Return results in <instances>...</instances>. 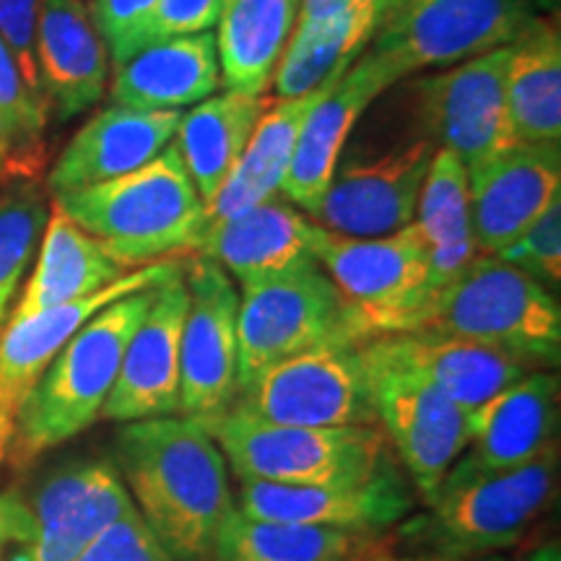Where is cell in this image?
I'll use <instances>...</instances> for the list:
<instances>
[{"label":"cell","instance_id":"obj_1","mask_svg":"<svg viewBox=\"0 0 561 561\" xmlns=\"http://www.w3.org/2000/svg\"><path fill=\"white\" fill-rule=\"evenodd\" d=\"M121 471L138 515L172 561H210L237 510L219 442L185 416L125 424L115 442Z\"/></svg>","mask_w":561,"mask_h":561},{"label":"cell","instance_id":"obj_2","mask_svg":"<svg viewBox=\"0 0 561 561\" xmlns=\"http://www.w3.org/2000/svg\"><path fill=\"white\" fill-rule=\"evenodd\" d=\"M144 289L112 301L76 331L21 401L5 450L13 471H26L102 416L125 348L153 301Z\"/></svg>","mask_w":561,"mask_h":561},{"label":"cell","instance_id":"obj_3","mask_svg":"<svg viewBox=\"0 0 561 561\" xmlns=\"http://www.w3.org/2000/svg\"><path fill=\"white\" fill-rule=\"evenodd\" d=\"M53 203L125 271L198 252L208 221L206 203L174 144L136 172L53 195Z\"/></svg>","mask_w":561,"mask_h":561},{"label":"cell","instance_id":"obj_4","mask_svg":"<svg viewBox=\"0 0 561 561\" xmlns=\"http://www.w3.org/2000/svg\"><path fill=\"white\" fill-rule=\"evenodd\" d=\"M559 476L557 445L510 471L445 479L426 512L405 517L390 549L403 561H471L515 546L549 507Z\"/></svg>","mask_w":561,"mask_h":561},{"label":"cell","instance_id":"obj_5","mask_svg":"<svg viewBox=\"0 0 561 561\" xmlns=\"http://www.w3.org/2000/svg\"><path fill=\"white\" fill-rule=\"evenodd\" d=\"M403 333L473 341L530 369H557L561 310L557 294L494 255H476L458 278L409 322Z\"/></svg>","mask_w":561,"mask_h":561},{"label":"cell","instance_id":"obj_6","mask_svg":"<svg viewBox=\"0 0 561 561\" xmlns=\"http://www.w3.org/2000/svg\"><path fill=\"white\" fill-rule=\"evenodd\" d=\"M208 432L240 481L284 486L356 483L392 460L380 426H286L234 405Z\"/></svg>","mask_w":561,"mask_h":561},{"label":"cell","instance_id":"obj_7","mask_svg":"<svg viewBox=\"0 0 561 561\" xmlns=\"http://www.w3.org/2000/svg\"><path fill=\"white\" fill-rule=\"evenodd\" d=\"M367 343L354 310L320 263L244 286L237 312L240 390L271 364L305 351Z\"/></svg>","mask_w":561,"mask_h":561},{"label":"cell","instance_id":"obj_8","mask_svg":"<svg viewBox=\"0 0 561 561\" xmlns=\"http://www.w3.org/2000/svg\"><path fill=\"white\" fill-rule=\"evenodd\" d=\"M530 19L528 0H380L367 50L403 81L510 45Z\"/></svg>","mask_w":561,"mask_h":561},{"label":"cell","instance_id":"obj_9","mask_svg":"<svg viewBox=\"0 0 561 561\" xmlns=\"http://www.w3.org/2000/svg\"><path fill=\"white\" fill-rule=\"evenodd\" d=\"M359 354L377 426L409 473L419 500L432 504L447 471L468 445L466 411L416 371L392 359L375 339L362 343Z\"/></svg>","mask_w":561,"mask_h":561},{"label":"cell","instance_id":"obj_10","mask_svg":"<svg viewBox=\"0 0 561 561\" xmlns=\"http://www.w3.org/2000/svg\"><path fill=\"white\" fill-rule=\"evenodd\" d=\"M312 252L354 310L367 341L401 333L424 305L430 242L416 221L396 234L371 240L318 227Z\"/></svg>","mask_w":561,"mask_h":561},{"label":"cell","instance_id":"obj_11","mask_svg":"<svg viewBox=\"0 0 561 561\" xmlns=\"http://www.w3.org/2000/svg\"><path fill=\"white\" fill-rule=\"evenodd\" d=\"M237 409L286 426H377L359 346L333 343L271 364L237 396Z\"/></svg>","mask_w":561,"mask_h":561},{"label":"cell","instance_id":"obj_12","mask_svg":"<svg viewBox=\"0 0 561 561\" xmlns=\"http://www.w3.org/2000/svg\"><path fill=\"white\" fill-rule=\"evenodd\" d=\"M187 314L180 348V416L210 430L234 409L237 312L240 291L221 265L195 255L185 261Z\"/></svg>","mask_w":561,"mask_h":561},{"label":"cell","instance_id":"obj_13","mask_svg":"<svg viewBox=\"0 0 561 561\" xmlns=\"http://www.w3.org/2000/svg\"><path fill=\"white\" fill-rule=\"evenodd\" d=\"M510 45L483 53L413 83L419 117L437 149L466 170L515 146L507 107Z\"/></svg>","mask_w":561,"mask_h":561},{"label":"cell","instance_id":"obj_14","mask_svg":"<svg viewBox=\"0 0 561 561\" xmlns=\"http://www.w3.org/2000/svg\"><path fill=\"white\" fill-rule=\"evenodd\" d=\"M437 144L419 136L375 157L339 161L312 210L318 227L356 240L388 237L416 221V208Z\"/></svg>","mask_w":561,"mask_h":561},{"label":"cell","instance_id":"obj_15","mask_svg":"<svg viewBox=\"0 0 561 561\" xmlns=\"http://www.w3.org/2000/svg\"><path fill=\"white\" fill-rule=\"evenodd\" d=\"M24 507V541L11 561H73L136 504L115 462L79 460L47 476Z\"/></svg>","mask_w":561,"mask_h":561},{"label":"cell","instance_id":"obj_16","mask_svg":"<svg viewBox=\"0 0 561 561\" xmlns=\"http://www.w3.org/2000/svg\"><path fill=\"white\" fill-rule=\"evenodd\" d=\"M413 483L396 460L356 483L325 486H284V483L242 481L240 507L255 520L314 525L377 538L398 528L416 507Z\"/></svg>","mask_w":561,"mask_h":561},{"label":"cell","instance_id":"obj_17","mask_svg":"<svg viewBox=\"0 0 561 561\" xmlns=\"http://www.w3.org/2000/svg\"><path fill=\"white\" fill-rule=\"evenodd\" d=\"M182 265H185L182 255L144 265V268L128 271L115 284L104 286L89 297L53 307V310H42L32 318L5 325L3 335H0V466L5 462L13 419H16L21 401L83 322H89L112 301L128 297V294L153 289L172 273H178Z\"/></svg>","mask_w":561,"mask_h":561},{"label":"cell","instance_id":"obj_18","mask_svg":"<svg viewBox=\"0 0 561 561\" xmlns=\"http://www.w3.org/2000/svg\"><path fill=\"white\" fill-rule=\"evenodd\" d=\"M187 261V257H185ZM187 314L185 265L153 291L151 307L125 348L121 371L102 409V419L130 421L178 416L180 348Z\"/></svg>","mask_w":561,"mask_h":561},{"label":"cell","instance_id":"obj_19","mask_svg":"<svg viewBox=\"0 0 561 561\" xmlns=\"http://www.w3.org/2000/svg\"><path fill=\"white\" fill-rule=\"evenodd\" d=\"M396 83L401 79L364 47L359 58L312 104L299 128L291 167L280 187L286 201L299 206L301 214L310 216L318 208L356 123L371 102Z\"/></svg>","mask_w":561,"mask_h":561},{"label":"cell","instance_id":"obj_20","mask_svg":"<svg viewBox=\"0 0 561 561\" xmlns=\"http://www.w3.org/2000/svg\"><path fill=\"white\" fill-rule=\"evenodd\" d=\"M466 172L473 240L481 255H500L561 198L559 144H515Z\"/></svg>","mask_w":561,"mask_h":561},{"label":"cell","instance_id":"obj_21","mask_svg":"<svg viewBox=\"0 0 561 561\" xmlns=\"http://www.w3.org/2000/svg\"><path fill=\"white\" fill-rule=\"evenodd\" d=\"M559 377L533 369L468 416V445L445 479H473L525 466L557 445Z\"/></svg>","mask_w":561,"mask_h":561},{"label":"cell","instance_id":"obj_22","mask_svg":"<svg viewBox=\"0 0 561 561\" xmlns=\"http://www.w3.org/2000/svg\"><path fill=\"white\" fill-rule=\"evenodd\" d=\"M182 110H130L112 104L70 138L47 174L53 195L87 191L149 164L172 144Z\"/></svg>","mask_w":561,"mask_h":561},{"label":"cell","instance_id":"obj_23","mask_svg":"<svg viewBox=\"0 0 561 561\" xmlns=\"http://www.w3.org/2000/svg\"><path fill=\"white\" fill-rule=\"evenodd\" d=\"M314 231L318 224L310 216L276 195L234 219L206 224L195 255L210 257L244 289L318 263L312 252Z\"/></svg>","mask_w":561,"mask_h":561},{"label":"cell","instance_id":"obj_24","mask_svg":"<svg viewBox=\"0 0 561 561\" xmlns=\"http://www.w3.org/2000/svg\"><path fill=\"white\" fill-rule=\"evenodd\" d=\"M37 70L47 110L70 121L107 91L110 55L83 0H39Z\"/></svg>","mask_w":561,"mask_h":561},{"label":"cell","instance_id":"obj_25","mask_svg":"<svg viewBox=\"0 0 561 561\" xmlns=\"http://www.w3.org/2000/svg\"><path fill=\"white\" fill-rule=\"evenodd\" d=\"M375 341L392 359L445 392L466 416L533 371L502 351L453 335L390 333Z\"/></svg>","mask_w":561,"mask_h":561},{"label":"cell","instance_id":"obj_26","mask_svg":"<svg viewBox=\"0 0 561 561\" xmlns=\"http://www.w3.org/2000/svg\"><path fill=\"white\" fill-rule=\"evenodd\" d=\"M221 87L219 53L210 32L159 39L117 68L112 104L130 110H182Z\"/></svg>","mask_w":561,"mask_h":561},{"label":"cell","instance_id":"obj_27","mask_svg":"<svg viewBox=\"0 0 561 561\" xmlns=\"http://www.w3.org/2000/svg\"><path fill=\"white\" fill-rule=\"evenodd\" d=\"M37 250V263L30 280L21 286L9 322L89 297L128 273L112 261L102 244L70 219L58 203L50 206Z\"/></svg>","mask_w":561,"mask_h":561},{"label":"cell","instance_id":"obj_28","mask_svg":"<svg viewBox=\"0 0 561 561\" xmlns=\"http://www.w3.org/2000/svg\"><path fill=\"white\" fill-rule=\"evenodd\" d=\"M339 76L328 79L320 89L310 91V94L294 96V100H280L273 107L263 110L261 121H257L255 130H252L240 161H237L234 170H231L229 178L219 187V193L206 206V224L234 219V216L244 214V210L261 206V203L280 195L286 172L291 167L294 146H297L301 123H305L312 104L325 94L328 87Z\"/></svg>","mask_w":561,"mask_h":561},{"label":"cell","instance_id":"obj_29","mask_svg":"<svg viewBox=\"0 0 561 561\" xmlns=\"http://www.w3.org/2000/svg\"><path fill=\"white\" fill-rule=\"evenodd\" d=\"M297 16L299 0H229L216 24L221 87L263 96L297 30Z\"/></svg>","mask_w":561,"mask_h":561},{"label":"cell","instance_id":"obj_30","mask_svg":"<svg viewBox=\"0 0 561 561\" xmlns=\"http://www.w3.org/2000/svg\"><path fill=\"white\" fill-rule=\"evenodd\" d=\"M416 224L424 231L426 242H430V280H426L424 305H421V310H424L479 255L471 227L468 172L453 151H434L430 174H426L424 187H421Z\"/></svg>","mask_w":561,"mask_h":561},{"label":"cell","instance_id":"obj_31","mask_svg":"<svg viewBox=\"0 0 561 561\" xmlns=\"http://www.w3.org/2000/svg\"><path fill=\"white\" fill-rule=\"evenodd\" d=\"M507 107L515 144L561 140V39L546 19H530L510 42Z\"/></svg>","mask_w":561,"mask_h":561},{"label":"cell","instance_id":"obj_32","mask_svg":"<svg viewBox=\"0 0 561 561\" xmlns=\"http://www.w3.org/2000/svg\"><path fill=\"white\" fill-rule=\"evenodd\" d=\"M263 110V96L221 91L180 117L174 146L206 206L240 161Z\"/></svg>","mask_w":561,"mask_h":561},{"label":"cell","instance_id":"obj_33","mask_svg":"<svg viewBox=\"0 0 561 561\" xmlns=\"http://www.w3.org/2000/svg\"><path fill=\"white\" fill-rule=\"evenodd\" d=\"M377 5L380 0L339 13L305 34H294L271 81L278 100L310 94L359 58L375 30Z\"/></svg>","mask_w":561,"mask_h":561},{"label":"cell","instance_id":"obj_34","mask_svg":"<svg viewBox=\"0 0 561 561\" xmlns=\"http://www.w3.org/2000/svg\"><path fill=\"white\" fill-rule=\"evenodd\" d=\"M369 541L346 530L255 520L234 510L216 543L214 561H354Z\"/></svg>","mask_w":561,"mask_h":561},{"label":"cell","instance_id":"obj_35","mask_svg":"<svg viewBox=\"0 0 561 561\" xmlns=\"http://www.w3.org/2000/svg\"><path fill=\"white\" fill-rule=\"evenodd\" d=\"M50 206L37 180H13L0 191V335L9 325L26 271L39 248Z\"/></svg>","mask_w":561,"mask_h":561},{"label":"cell","instance_id":"obj_36","mask_svg":"<svg viewBox=\"0 0 561 561\" xmlns=\"http://www.w3.org/2000/svg\"><path fill=\"white\" fill-rule=\"evenodd\" d=\"M50 110L30 89L16 58L0 37V128L11 149L16 180H37L45 167V130Z\"/></svg>","mask_w":561,"mask_h":561},{"label":"cell","instance_id":"obj_37","mask_svg":"<svg viewBox=\"0 0 561 561\" xmlns=\"http://www.w3.org/2000/svg\"><path fill=\"white\" fill-rule=\"evenodd\" d=\"M494 257L523 271L549 291H557L561 284V198Z\"/></svg>","mask_w":561,"mask_h":561},{"label":"cell","instance_id":"obj_38","mask_svg":"<svg viewBox=\"0 0 561 561\" xmlns=\"http://www.w3.org/2000/svg\"><path fill=\"white\" fill-rule=\"evenodd\" d=\"M159 0H94L91 19L115 68L151 45V21Z\"/></svg>","mask_w":561,"mask_h":561},{"label":"cell","instance_id":"obj_39","mask_svg":"<svg viewBox=\"0 0 561 561\" xmlns=\"http://www.w3.org/2000/svg\"><path fill=\"white\" fill-rule=\"evenodd\" d=\"M73 561H172L138 510L107 525Z\"/></svg>","mask_w":561,"mask_h":561},{"label":"cell","instance_id":"obj_40","mask_svg":"<svg viewBox=\"0 0 561 561\" xmlns=\"http://www.w3.org/2000/svg\"><path fill=\"white\" fill-rule=\"evenodd\" d=\"M37 21L39 0H0V37L16 58V66L30 89L39 100H45L37 70Z\"/></svg>","mask_w":561,"mask_h":561},{"label":"cell","instance_id":"obj_41","mask_svg":"<svg viewBox=\"0 0 561 561\" xmlns=\"http://www.w3.org/2000/svg\"><path fill=\"white\" fill-rule=\"evenodd\" d=\"M229 0H159L151 21V45L159 39L210 32Z\"/></svg>","mask_w":561,"mask_h":561},{"label":"cell","instance_id":"obj_42","mask_svg":"<svg viewBox=\"0 0 561 561\" xmlns=\"http://www.w3.org/2000/svg\"><path fill=\"white\" fill-rule=\"evenodd\" d=\"M26 530V507L24 494L19 491H3L0 494V561L5 557V549L11 543L24 541Z\"/></svg>","mask_w":561,"mask_h":561},{"label":"cell","instance_id":"obj_43","mask_svg":"<svg viewBox=\"0 0 561 561\" xmlns=\"http://www.w3.org/2000/svg\"><path fill=\"white\" fill-rule=\"evenodd\" d=\"M375 3V0H299V16L294 34H305L320 26L322 21L339 16V13L362 9V5ZM291 34V37H294Z\"/></svg>","mask_w":561,"mask_h":561},{"label":"cell","instance_id":"obj_44","mask_svg":"<svg viewBox=\"0 0 561 561\" xmlns=\"http://www.w3.org/2000/svg\"><path fill=\"white\" fill-rule=\"evenodd\" d=\"M354 561H403V559L390 549V543H380L377 538H371L367 549H364Z\"/></svg>","mask_w":561,"mask_h":561},{"label":"cell","instance_id":"obj_45","mask_svg":"<svg viewBox=\"0 0 561 561\" xmlns=\"http://www.w3.org/2000/svg\"><path fill=\"white\" fill-rule=\"evenodd\" d=\"M13 180H16V174H13L9 140H5V133H3V128H0V187L9 185V182H13Z\"/></svg>","mask_w":561,"mask_h":561},{"label":"cell","instance_id":"obj_46","mask_svg":"<svg viewBox=\"0 0 561 561\" xmlns=\"http://www.w3.org/2000/svg\"><path fill=\"white\" fill-rule=\"evenodd\" d=\"M525 561H561V546H559V541L538 546L536 551L528 553V559Z\"/></svg>","mask_w":561,"mask_h":561},{"label":"cell","instance_id":"obj_47","mask_svg":"<svg viewBox=\"0 0 561 561\" xmlns=\"http://www.w3.org/2000/svg\"><path fill=\"white\" fill-rule=\"evenodd\" d=\"M471 561H517V559H512V557H507V553H486V557H479V559H471Z\"/></svg>","mask_w":561,"mask_h":561},{"label":"cell","instance_id":"obj_48","mask_svg":"<svg viewBox=\"0 0 561 561\" xmlns=\"http://www.w3.org/2000/svg\"><path fill=\"white\" fill-rule=\"evenodd\" d=\"M546 3H549V0H546Z\"/></svg>","mask_w":561,"mask_h":561}]
</instances>
